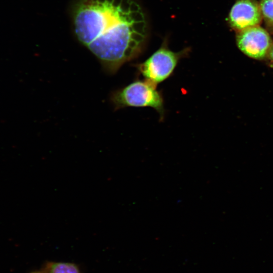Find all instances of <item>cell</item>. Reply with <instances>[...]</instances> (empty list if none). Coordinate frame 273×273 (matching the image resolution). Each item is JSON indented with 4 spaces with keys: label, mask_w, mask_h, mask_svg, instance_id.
Masks as SVG:
<instances>
[{
    "label": "cell",
    "mask_w": 273,
    "mask_h": 273,
    "mask_svg": "<svg viewBox=\"0 0 273 273\" xmlns=\"http://www.w3.org/2000/svg\"><path fill=\"white\" fill-rule=\"evenodd\" d=\"M72 17L77 38L108 73H116L143 50L146 20L133 0H78Z\"/></svg>",
    "instance_id": "1"
},
{
    "label": "cell",
    "mask_w": 273,
    "mask_h": 273,
    "mask_svg": "<svg viewBox=\"0 0 273 273\" xmlns=\"http://www.w3.org/2000/svg\"><path fill=\"white\" fill-rule=\"evenodd\" d=\"M111 101L116 109L127 107H150L155 109L161 118L164 114L163 99L156 85L146 80H136L115 91Z\"/></svg>",
    "instance_id": "2"
},
{
    "label": "cell",
    "mask_w": 273,
    "mask_h": 273,
    "mask_svg": "<svg viewBox=\"0 0 273 273\" xmlns=\"http://www.w3.org/2000/svg\"><path fill=\"white\" fill-rule=\"evenodd\" d=\"M188 53V49L178 52L170 50L165 41L158 50L136 67L146 80L157 85L171 75L179 60Z\"/></svg>",
    "instance_id": "3"
},
{
    "label": "cell",
    "mask_w": 273,
    "mask_h": 273,
    "mask_svg": "<svg viewBox=\"0 0 273 273\" xmlns=\"http://www.w3.org/2000/svg\"><path fill=\"white\" fill-rule=\"evenodd\" d=\"M236 42L243 54L255 60L267 57L272 43L268 32L259 25L237 32Z\"/></svg>",
    "instance_id": "4"
},
{
    "label": "cell",
    "mask_w": 273,
    "mask_h": 273,
    "mask_svg": "<svg viewBox=\"0 0 273 273\" xmlns=\"http://www.w3.org/2000/svg\"><path fill=\"white\" fill-rule=\"evenodd\" d=\"M262 17L256 0H237L231 9L229 22L237 32L259 25Z\"/></svg>",
    "instance_id": "5"
},
{
    "label": "cell",
    "mask_w": 273,
    "mask_h": 273,
    "mask_svg": "<svg viewBox=\"0 0 273 273\" xmlns=\"http://www.w3.org/2000/svg\"><path fill=\"white\" fill-rule=\"evenodd\" d=\"M45 273H80L75 264L68 262H50L45 267Z\"/></svg>",
    "instance_id": "6"
},
{
    "label": "cell",
    "mask_w": 273,
    "mask_h": 273,
    "mask_svg": "<svg viewBox=\"0 0 273 273\" xmlns=\"http://www.w3.org/2000/svg\"><path fill=\"white\" fill-rule=\"evenodd\" d=\"M259 4L262 19L268 27L273 29V0H261Z\"/></svg>",
    "instance_id": "7"
},
{
    "label": "cell",
    "mask_w": 273,
    "mask_h": 273,
    "mask_svg": "<svg viewBox=\"0 0 273 273\" xmlns=\"http://www.w3.org/2000/svg\"><path fill=\"white\" fill-rule=\"evenodd\" d=\"M267 56L269 57L270 60L273 62V43L269 50Z\"/></svg>",
    "instance_id": "8"
},
{
    "label": "cell",
    "mask_w": 273,
    "mask_h": 273,
    "mask_svg": "<svg viewBox=\"0 0 273 273\" xmlns=\"http://www.w3.org/2000/svg\"><path fill=\"white\" fill-rule=\"evenodd\" d=\"M31 273H45V272H40V271H34V272H32Z\"/></svg>",
    "instance_id": "9"
}]
</instances>
